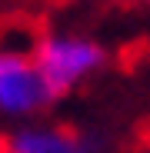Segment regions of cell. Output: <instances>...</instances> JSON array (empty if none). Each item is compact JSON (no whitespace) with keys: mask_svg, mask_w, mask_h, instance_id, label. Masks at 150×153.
<instances>
[{"mask_svg":"<svg viewBox=\"0 0 150 153\" xmlns=\"http://www.w3.org/2000/svg\"><path fill=\"white\" fill-rule=\"evenodd\" d=\"M107 63V50L84 40V37H43L34 47V67L40 73V80L50 93V100H57L70 93L73 87H80L90 73H97Z\"/></svg>","mask_w":150,"mask_h":153,"instance_id":"1","label":"cell"},{"mask_svg":"<svg viewBox=\"0 0 150 153\" xmlns=\"http://www.w3.org/2000/svg\"><path fill=\"white\" fill-rule=\"evenodd\" d=\"M50 103V93L34 67V53L0 50V110L4 113H34Z\"/></svg>","mask_w":150,"mask_h":153,"instance_id":"2","label":"cell"},{"mask_svg":"<svg viewBox=\"0 0 150 153\" xmlns=\"http://www.w3.org/2000/svg\"><path fill=\"white\" fill-rule=\"evenodd\" d=\"M104 143L97 137L70 130H23L10 140V153H100Z\"/></svg>","mask_w":150,"mask_h":153,"instance_id":"3","label":"cell"},{"mask_svg":"<svg viewBox=\"0 0 150 153\" xmlns=\"http://www.w3.org/2000/svg\"><path fill=\"white\" fill-rule=\"evenodd\" d=\"M0 153H4V143H0Z\"/></svg>","mask_w":150,"mask_h":153,"instance_id":"4","label":"cell"},{"mask_svg":"<svg viewBox=\"0 0 150 153\" xmlns=\"http://www.w3.org/2000/svg\"><path fill=\"white\" fill-rule=\"evenodd\" d=\"M147 4H150V0H147Z\"/></svg>","mask_w":150,"mask_h":153,"instance_id":"5","label":"cell"}]
</instances>
